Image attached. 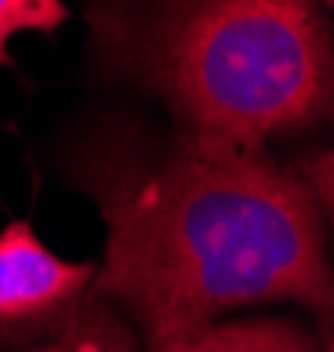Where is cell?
<instances>
[{
    "label": "cell",
    "mask_w": 334,
    "mask_h": 352,
    "mask_svg": "<svg viewBox=\"0 0 334 352\" xmlns=\"http://www.w3.org/2000/svg\"><path fill=\"white\" fill-rule=\"evenodd\" d=\"M74 184L106 222L85 300L120 314L144 349L271 303L331 328V215L267 148L116 131L81 148Z\"/></svg>",
    "instance_id": "obj_1"
},
{
    "label": "cell",
    "mask_w": 334,
    "mask_h": 352,
    "mask_svg": "<svg viewBox=\"0 0 334 352\" xmlns=\"http://www.w3.org/2000/svg\"><path fill=\"white\" fill-rule=\"evenodd\" d=\"M99 78L159 99L179 134L267 148L331 116L327 0H85Z\"/></svg>",
    "instance_id": "obj_2"
},
{
    "label": "cell",
    "mask_w": 334,
    "mask_h": 352,
    "mask_svg": "<svg viewBox=\"0 0 334 352\" xmlns=\"http://www.w3.org/2000/svg\"><path fill=\"white\" fill-rule=\"evenodd\" d=\"M96 278L92 261L53 254L28 219L0 229V338L28 349L71 307L85 300Z\"/></svg>",
    "instance_id": "obj_3"
},
{
    "label": "cell",
    "mask_w": 334,
    "mask_h": 352,
    "mask_svg": "<svg viewBox=\"0 0 334 352\" xmlns=\"http://www.w3.org/2000/svg\"><path fill=\"white\" fill-rule=\"evenodd\" d=\"M327 335L331 328L317 331L299 317H225L144 352H320Z\"/></svg>",
    "instance_id": "obj_4"
},
{
    "label": "cell",
    "mask_w": 334,
    "mask_h": 352,
    "mask_svg": "<svg viewBox=\"0 0 334 352\" xmlns=\"http://www.w3.org/2000/svg\"><path fill=\"white\" fill-rule=\"evenodd\" d=\"M141 342L120 314L81 300L56 324L28 345V352H137Z\"/></svg>",
    "instance_id": "obj_5"
},
{
    "label": "cell",
    "mask_w": 334,
    "mask_h": 352,
    "mask_svg": "<svg viewBox=\"0 0 334 352\" xmlns=\"http://www.w3.org/2000/svg\"><path fill=\"white\" fill-rule=\"evenodd\" d=\"M67 21L64 0H0V64H8V46L25 32H56Z\"/></svg>",
    "instance_id": "obj_6"
},
{
    "label": "cell",
    "mask_w": 334,
    "mask_h": 352,
    "mask_svg": "<svg viewBox=\"0 0 334 352\" xmlns=\"http://www.w3.org/2000/svg\"><path fill=\"white\" fill-rule=\"evenodd\" d=\"M320 352H334V342H331V335L324 338V345H320Z\"/></svg>",
    "instance_id": "obj_7"
},
{
    "label": "cell",
    "mask_w": 334,
    "mask_h": 352,
    "mask_svg": "<svg viewBox=\"0 0 334 352\" xmlns=\"http://www.w3.org/2000/svg\"><path fill=\"white\" fill-rule=\"evenodd\" d=\"M0 349H14V345H11L8 338H0Z\"/></svg>",
    "instance_id": "obj_8"
}]
</instances>
